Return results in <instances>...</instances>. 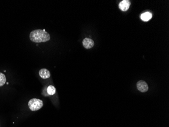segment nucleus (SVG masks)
Returning <instances> with one entry per match:
<instances>
[{"label": "nucleus", "instance_id": "nucleus-7", "mask_svg": "<svg viewBox=\"0 0 169 127\" xmlns=\"http://www.w3.org/2000/svg\"><path fill=\"white\" fill-rule=\"evenodd\" d=\"M152 18V14L149 12H146L141 15V18L143 21L148 22Z\"/></svg>", "mask_w": 169, "mask_h": 127}, {"label": "nucleus", "instance_id": "nucleus-1", "mask_svg": "<svg viewBox=\"0 0 169 127\" xmlns=\"http://www.w3.org/2000/svg\"><path fill=\"white\" fill-rule=\"evenodd\" d=\"M29 38L33 42H45L50 39V36L45 30L38 29L31 32Z\"/></svg>", "mask_w": 169, "mask_h": 127}, {"label": "nucleus", "instance_id": "nucleus-2", "mask_svg": "<svg viewBox=\"0 0 169 127\" xmlns=\"http://www.w3.org/2000/svg\"><path fill=\"white\" fill-rule=\"evenodd\" d=\"M28 105L29 109L31 111L35 112L39 110L43 106V102L39 99L33 98L29 100Z\"/></svg>", "mask_w": 169, "mask_h": 127}, {"label": "nucleus", "instance_id": "nucleus-9", "mask_svg": "<svg viewBox=\"0 0 169 127\" xmlns=\"http://www.w3.org/2000/svg\"><path fill=\"white\" fill-rule=\"evenodd\" d=\"M6 81V76L4 74L0 72V87L4 85Z\"/></svg>", "mask_w": 169, "mask_h": 127}, {"label": "nucleus", "instance_id": "nucleus-8", "mask_svg": "<svg viewBox=\"0 0 169 127\" xmlns=\"http://www.w3.org/2000/svg\"><path fill=\"white\" fill-rule=\"evenodd\" d=\"M47 93L50 95H53L56 93V89L53 85H50L47 88Z\"/></svg>", "mask_w": 169, "mask_h": 127}, {"label": "nucleus", "instance_id": "nucleus-5", "mask_svg": "<svg viewBox=\"0 0 169 127\" xmlns=\"http://www.w3.org/2000/svg\"><path fill=\"white\" fill-rule=\"evenodd\" d=\"M131 5L130 1L129 0H124L120 3L119 4V8L121 9L122 11H127L129 9L130 6Z\"/></svg>", "mask_w": 169, "mask_h": 127}, {"label": "nucleus", "instance_id": "nucleus-3", "mask_svg": "<svg viewBox=\"0 0 169 127\" xmlns=\"http://www.w3.org/2000/svg\"><path fill=\"white\" fill-rule=\"evenodd\" d=\"M137 87L139 91L145 93L148 90V86L147 83L143 80H140L137 83Z\"/></svg>", "mask_w": 169, "mask_h": 127}, {"label": "nucleus", "instance_id": "nucleus-4", "mask_svg": "<svg viewBox=\"0 0 169 127\" xmlns=\"http://www.w3.org/2000/svg\"><path fill=\"white\" fill-rule=\"evenodd\" d=\"M83 47L86 49H90L94 46V42L90 38H85L83 41Z\"/></svg>", "mask_w": 169, "mask_h": 127}, {"label": "nucleus", "instance_id": "nucleus-6", "mask_svg": "<svg viewBox=\"0 0 169 127\" xmlns=\"http://www.w3.org/2000/svg\"><path fill=\"white\" fill-rule=\"evenodd\" d=\"M40 77L43 79H47L51 76L50 72L46 69H41L39 71Z\"/></svg>", "mask_w": 169, "mask_h": 127}]
</instances>
